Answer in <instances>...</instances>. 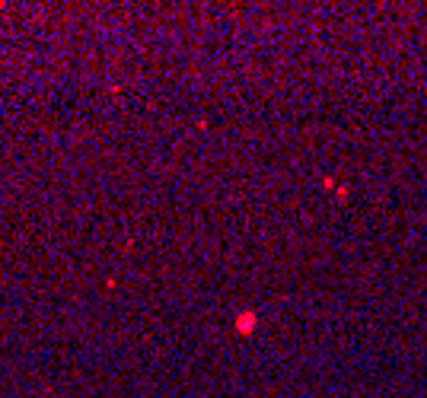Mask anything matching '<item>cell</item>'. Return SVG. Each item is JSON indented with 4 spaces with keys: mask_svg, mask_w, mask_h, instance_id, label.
Here are the masks:
<instances>
[{
    "mask_svg": "<svg viewBox=\"0 0 427 398\" xmlns=\"http://www.w3.org/2000/svg\"><path fill=\"white\" fill-rule=\"evenodd\" d=\"M236 328H239L242 334H246V332H252V328H255V316H252V312H242V316L236 318Z\"/></svg>",
    "mask_w": 427,
    "mask_h": 398,
    "instance_id": "6da1fadb",
    "label": "cell"
}]
</instances>
